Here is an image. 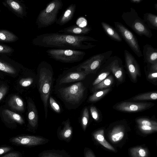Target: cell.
Segmentation results:
<instances>
[{"label": "cell", "instance_id": "9a60e30c", "mask_svg": "<svg viewBox=\"0 0 157 157\" xmlns=\"http://www.w3.org/2000/svg\"><path fill=\"white\" fill-rule=\"evenodd\" d=\"M91 30L89 26L81 27L74 25L59 30L58 32L77 36H83L89 33Z\"/></svg>", "mask_w": 157, "mask_h": 157}, {"label": "cell", "instance_id": "3957f363", "mask_svg": "<svg viewBox=\"0 0 157 157\" xmlns=\"http://www.w3.org/2000/svg\"><path fill=\"white\" fill-rule=\"evenodd\" d=\"M63 6L61 0H53L48 3L37 17L36 24L38 28H46L56 23L58 14Z\"/></svg>", "mask_w": 157, "mask_h": 157}, {"label": "cell", "instance_id": "83f0119b", "mask_svg": "<svg viewBox=\"0 0 157 157\" xmlns=\"http://www.w3.org/2000/svg\"><path fill=\"white\" fill-rule=\"evenodd\" d=\"M113 82V79L111 76H107L102 81L94 86L92 90L93 91H95L110 87L112 84Z\"/></svg>", "mask_w": 157, "mask_h": 157}, {"label": "cell", "instance_id": "d6a6232c", "mask_svg": "<svg viewBox=\"0 0 157 157\" xmlns=\"http://www.w3.org/2000/svg\"><path fill=\"white\" fill-rule=\"evenodd\" d=\"M136 122L139 125L150 126H157V123L156 121L146 118L137 119L136 120Z\"/></svg>", "mask_w": 157, "mask_h": 157}, {"label": "cell", "instance_id": "5bb4252c", "mask_svg": "<svg viewBox=\"0 0 157 157\" xmlns=\"http://www.w3.org/2000/svg\"><path fill=\"white\" fill-rule=\"evenodd\" d=\"M63 124V127H59L58 129L57 137L60 140L69 142L72 137L73 128L70 124L69 119L64 122Z\"/></svg>", "mask_w": 157, "mask_h": 157}, {"label": "cell", "instance_id": "b9f144b4", "mask_svg": "<svg viewBox=\"0 0 157 157\" xmlns=\"http://www.w3.org/2000/svg\"><path fill=\"white\" fill-rule=\"evenodd\" d=\"M7 91V88L5 86L0 87V101L3 98Z\"/></svg>", "mask_w": 157, "mask_h": 157}, {"label": "cell", "instance_id": "bcb514c9", "mask_svg": "<svg viewBox=\"0 0 157 157\" xmlns=\"http://www.w3.org/2000/svg\"><path fill=\"white\" fill-rule=\"evenodd\" d=\"M143 0H130V2L133 3L138 4L141 2Z\"/></svg>", "mask_w": 157, "mask_h": 157}, {"label": "cell", "instance_id": "8d00e7d4", "mask_svg": "<svg viewBox=\"0 0 157 157\" xmlns=\"http://www.w3.org/2000/svg\"><path fill=\"white\" fill-rule=\"evenodd\" d=\"M13 51V49L10 46L0 44V54L10 55Z\"/></svg>", "mask_w": 157, "mask_h": 157}, {"label": "cell", "instance_id": "7bdbcfd3", "mask_svg": "<svg viewBox=\"0 0 157 157\" xmlns=\"http://www.w3.org/2000/svg\"><path fill=\"white\" fill-rule=\"evenodd\" d=\"M157 77V71H150L147 76V78L150 79H156Z\"/></svg>", "mask_w": 157, "mask_h": 157}, {"label": "cell", "instance_id": "d590c367", "mask_svg": "<svg viewBox=\"0 0 157 157\" xmlns=\"http://www.w3.org/2000/svg\"><path fill=\"white\" fill-rule=\"evenodd\" d=\"M139 129L143 133H150L156 131L157 126H147L138 125Z\"/></svg>", "mask_w": 157, "mask_h": 157}, {"label": "cell", "instance_id": "c3c4849f", "mask_svg": "<svg viewBox=\"0 0 157 157\" xmlns=\"http://www.w3.org/2000/svg\"><path fill=\"white\" fill-rule=\"evenodd\" d=\"M1 11V10H0V12Z\"/></svg>", "mask_w": 157, "mask_h": 157}, {"label": "cell", "instance_id": "cb8c5ba5", "mask_svg": "<svg viewBox=\"0 0 157 157\" xmlns=\"http://www.w3.org/2000/svg\"><path fill=\"white\" fill-rule=\"evenodd\" d=\"M104 133V130L100 129L94 132L93 136L94 139L105 147L109 150L115 151V150L113 147L105 139Z\"/></svg>", "mask_w": 157, "mask_h": 157}, {"label": "cell", "instance_id": "d6986e66", "mask_svg": "<svg viewBox=\"0 0 157 157\" xmlns=\"http://www.w3.org/2000/svg\"><path fill=\"white\" fill-rule=\"evenodd\" d=\"M87 74L83 71H77L70 72L62 78L59 84L69 83L83 80Z\"/></svg>", "mask_w": 157, "mask_h": 157}, {"label": "cell", "instance_id": "603a6c76", "mask_svg": "<svg viewBox=\"0 0 157 157\" xmlns=\"http://www.w3.org/2000/svg\"><path fill=\"white\" fill-rule=\"evenodd\" d=\"M39 157H71L64 150H44L40 153Z\"/></svg>", "mask_w": 157, "mask_h": 157}, {"label": "cell", "instance_id": "7c38bea8", "mask_svg": "<svg viewBox=\"0 0 157 157\" xmlns=\"http://www.w3.org/2000/svg\"><path fill=\"white\" fill-rule=\"evenodd\" d=\"M151 105V104L147 103L124 102L118 104L114 108L125 112H138L149 108Z\"/></svg>", "mask_w": 157, "mask_h": 157}, {"label": "cell", "instance_id": "52a82bcc", "mask_svg": "<svg viewBox=\"0 0 157 157\" xmlns=\"http://www.w3.org/2000/svg\"><path fill=\"white\" fill-rule=\"evenodd\" d=\"M115 29L132 50L139 57L143 56L138 40L134 34L119 22H114Z\"/></svg>", "mask_w": 157, "mask_h": 157}, {"label": "cell", "instance_id": "2e32d148", "mask_svg": "<svg viewBox=\"0 0 157 157\" xmlns=\"http://www.w3.org/2000/svg\"><path fill=\"white\" fill-rule=\"evenodd\" d=\"M142 55L145 62L151 64L157 63V49L151 45L147 44L143 46Z\"/></svg>", "mask_w": 157, "mask_h": 157}, {"label": "cell", "instance_id": "f6af8a7d", "mask_svg": "<svg viewBox=\"0 0 157 157\" xmlns=\"http://www.w3.org/2000/svg\"><path fill=\"white\" fill-rule=\"evenodd\" d=\"M11 150V148L8 147H0V155L5 153Z\"/></svg>", "mask_w": 157, "mask_h": 157}, {"label": "cell", "instance_id": "8992f818", "mask_svg": "<svg viewBox=\"0 0 157 157\" xmlns=\"http://www.w3.org/2000/svg\"><path fill=\"white\" fill-rule=\"evenodd\" d=\"M113 51H109L94 55L77 66V71H83L87 75L95 73L101 66L111 56Z\"/></svg>", "mask_w": 157, "mask_h": 157}, {"label": "cell", "instance_id": "60d3db41", "mask_svg": "<svg viewBox=\"0 0 157 157\" xmlns=\"http://www.w3.org/2000/svg\"><path fill=\"white\" fill-rule=\"evenodd\" d=\"M84 157H95L91 150L88 148L84 149Z\"/></svg>", "mask_w": 157, "mask_h": 157}, {"label": "cell", "instance_id": "4fadbf2b", "mask_svg": "<svg viewBox=\"0 0 157 157\" xmlns=\"http://www.w3.org/2000/svg\"><path fill=\"white\" fill-rule=\"evenodd\" d=\"M2 3L4 6L19 17L22 18L26 15L27 12L25 5L18 1L6 0L3 2Z\"/></svg>", "mask_w": 157, "mask_h": 157}, {"label": "cell", "instance_id": "8fae6325", "mask_svg": "<svg viewBox=\"0 0 157 157\" xmlns=\"http://www.w3.org/2000/svg\"><path fill=\"white\" fill-rule=\"evenodd\" d=\"M124 57L127 70L132 79L135 81L140 75L138 63L134 56L126 50H124Z\"/></svg>", "mask_w": 157, "mask_h": 157}, {"label": "cell", "instance_id": "9c48e42d", "mask_svg": "<svg viewBox=\"0 0 157 157\" xmlns=\"http://www.w3.org/2000/svg\"><path fill=\"white\" fill-rule=\"evenodd\" d=\"M11 141L17 144L35 146L46 144L49 140L41 136H26L15 137Z\"/></svg>", "mask_w": 157, "mask_h": 157}, {"label": "cell", "instance_id": "ee69618b", "mask_svg": "<svg viewBox=\"0 0 157 157\" xmlns=\"http://www.w3.org/2000/svg\"><path fill=\"white\" fill-rule=\"evenodd\" d=\"M2 157H19V154L15 152L9 153Z\"/></svg>", "mask_w": 157, "mask_h": 157}, {"label": "cell", "instance_id": "7a4b0ae2", "mask_svg": "<svg viewBox=\"0 0 157 157\" xmlns=\"http://www.w3.org/2000/svg\"><path fill=\"white\" fill-rule=\"evenodd\" d=\"M38 70L39 73V90L43 102L45 117L48 114V102L50 93L52 80L53 71L50 64L43 61L39 64Z\"/></svg>", "mask_w": 157, "mask_h": 157}, {"label": "cell", "instance_id": "ffe728a7", "mask_svg": "<svg viewBox=\"0 0 157 157\" xmlns=\"http://www.w3.org/2000/svg\"><path fill=\"white\" fill-rule=\"evenodd\" d=\"M28 119L30 125L33 128H35L38 122V116L35 105L32 102L28 103Z\"/></svg>", "mask_w": 157, "mask_h": 157}, {"label": "cell", "instance_id": "4dcf8cb0", "mask_svg": "<svg viewBox=\"0 0 157 157\" xmlns=\"http://www.w3.org/2000/svg\"><path fill=\"white\" fill-rule=\"evenodd\" d=\"M157 99L156 92H149L140 94L134 97L133 100H155Z\"/></svg>", "mask_w": 157, "mask_h": 157}, {"label": "cell", "instance_id": "836d02e7", "mask_svg": "<svg viewBox=\"0 0 157 157\" xmlns=\"http://www.w3.org/2000/svg\"><path fill=\"white\" fill-rule=\"evenodd\" d=\"M89 118V114L88 109L85 108L83 112L81 118V124L82 129L84 131L86 130Z\"/></svg>", "mask_w": 157, "mask_h": 157}, {"label": "cell", "instance_id": "74e56055", "mask_svg": "<svg viewBox=\"0 0 157 157\" xmlns=\"http://www.w3.org/2000/svg\"><path fill=\"white\" fill-rule=\"evenodd\" d=\"M49 103L52 109L56 112L59 113L61 109L59 105L52 97H49Z\"/></svg>", "mask_w": 157, "mask_h": 157}, {"label": "cell", "instance_id": "f1b7e54d", "mask_svg": "<svg viewBox=\"0 0 157 157\" xmlns=\"http://www.w3.org/2000/svg\"><path fill=\"white\" fill-rule=\"evenodd\" d=\"M130 152L132 157H148V155L147 149L141 147L132 148Z\"/></svg>", "mask_w": 157, "mask_h": 157}, {"label": "cell", "instance_id": "277c9868", "mask_svg": "<svg viewBox=\"0 0 157 157\" xmlns=\"http://www.w3.org/2000/svg\"><path fill=\"white\" fill-rule=\"evenodd\" d=\"M121 18L126 25L138 35L149 38L152 36L151 30L134 8H131L129 11L123 12Z\"/></svg>", "mask_w": 157, "mask_h": 157}, {"label": "cell", "instance_id": "f546056e", "mask_svg": "<svg viewBox=\"0 0 157 157\" xmlns=\"http://www.w3.org/2000/svg\"><path fill=\"white\" fill-rule=\"evenodd\" d=\"M110 90L109 88H108L99 90L95 91L92 95L90 97L88 101L90 102L96 101L105 96Z\"/></svg>", "mask_w": 157, "mask_h": 157}, {"label": "cell", "instance_id": "484cf974", "mask_svg": "<svg viewBox=\"0 0 157 157\" xmlns=\"http://www.w3.org/2000/svg\"><path fill=\"white\" fill-rule=\"evenodd\" d=\"M9 105L12 108L19 111L24 109V103L18 96L14 95L12 96L8 101Z\"/></svg>", "mask_w": 157, "mask_h": 157}, {"label": "cell", "instance_id": "5b68a950", "mask_svg": "<svg viewBox=\"0 0 157 157\" xmlns=\"http://www.w3.org/2000/svg\"><path fill=\"white\" fill-rule=\"evenodd\" d=\"M46 52L49 57L57 61L65 63H72L80 61L85 56V52L71 49L52 48Z\"/></svg>", "mask_w": 157, "mask_h": 157}, {"label": "cell", "instance_id": "7dc6e473", "mask_svg": "<svg viewBox=\"0 0 157 157\" xmlns=\"http://www.w3.org/2000/svg\"><path fill=\"white\" fill-rule=\"evenodd\" d=\"M155 8L156 10H157V3H155Z\"/></svg>", "mask_w": 157, "mask_h": 157}, {"label": "cell", "instance_id": "44dd1931", "mask_svg": "<svg viewBox=\"0 0 157 157\" xmlns=\"http://www.w3.org/2000/svg\"><path fill=\"white\" fill-rule=\"evenodd\" d=\"M101 25L105 33L111 39L118 42L122 41V38L115 29L104 22H102Z\"/></svg>", "mask_w": 157, "mask_h": 157}, {"label": "cell", "instance_id": "7402d4cb", "mask_svg": "<svg viewBox=\"0 0 157 157\" xmlns=\"http://www.w3.org/2000/svg\"><path fill=\"white\" fill-rule=\"evenodd\" d=\"M124 135V127L122 125H117L112 130L109 135V138L112 142L116 143L121 140Z\"/></svg>", "mask_w": 157, "mask_h": 157}, {"label": "cell", "instance_id": "4316f807", "mask_svg": "<svg viewBox=\"0 0 157 157\" xmlns=\"http://www.w3.org/2000/svg\"><path fill=\"white\" fill-rule=\"evenodd\" d=\"M18 39L17 36L11 32L6 30H0V41L12 42Z\"/></svg>", "mask_w": 157, "mask_h": 157}, {"label": "cell", "instance_id": "1f68e13d", "mask_svg": "<svg viewBox=\"0 0 157 157\" xmlns=\"http://www.w3.org/2000/svg\"><path fill=\"white\" fill-rule=\"evenodd\" d=\"M4 112L13 121L21 124L24 123V122L23 118L18 114L8 109L4 110Z\"/></svg>", "mask_w": 157, "mask_h": 157}, {"label": "cell", "instance_id": "ac0fdd59", "mask_svg": "<svg viewBox=\"0 0 157 157\" xmlns=\"http://www.w3.org/2000/svg\"><path fill=\"white\" fill-rule=\"evenodd\" d=\"M12 60L6 55L1 54L0 55V70L11 74H15L17 70L12 64Z\"/></svg>", "mask_w": 157, "mask_h": 157}, {"label": "cell", "instance_id": "30bf717a", "mask_svg": "<svg viewBox=\"0 0 157 157\" xmlns=\"http://www.w3.org/2000/svg\"><path fill=\"white\" fill-rule=\"evenodd\" d=\"M108 68L113 74L118 81L122 82L124 78V69L121 59L117 56H111L106 61Z\"/></svg>", "mask_w": 157, "mask_h": 157}, {"label": "cell", "instance_id": "d4e9b609", "mask_svg": "<svg viewBox=\"0 0 157 157\" xmlns=\"http://www.w3.org/2000/svg\"><path fill=\"white\" fill-rule=\"evenodd\" d=\"M143 20L150 29L157 30V16L150 13L144 14Z\"/></svg>", "mask_w": 157, "mask_h": 157}, {"label": "cell", "instance_id": "6da1fadb", "mask_svg": "<svg viewBox=\"0 0 157 157\" xmlns=\"http://www.w3.org/2000/svg\"><path fill=\"white\" fill-rule=\"evenodd\" d=\"M89 41L98 40L87 36H77L56 32L38 35L33 40L32 43L41 47L78 50L88 49L95 46Z\"/></svg>", "mask_w": 157, "mask_h": 157}, {"label": "cell", "instance_id": "f35d334b", "mask_svg": "<svg viewBox=\"0 0 157 157\" xmlns=\"http://www.w3.org/2000/svg\"><path fill=\"white\" fill-rule=\"evenodd\" d=\"M33 79L30 77L21 79L19 81L20 85L23 87H26L30 85L33 82Z\"/></svg>", "mask_w": 157, "mask_h": 157}, {"label": "cell", "instance_id": "e0dca14e", "mask_svg": "<svg viewBox=\"0 0 157 157\" xmlns=\"http://www.w3.org/2000/svg\"><path fill=\"white\" fill-rule=\"evenodd\" d=\"M76 5L71 4L65 9L58 19L56 23L60 26L64 25L70 21L73 18L75 13Z\"/></svg>", "mask_w": 157, "mask_h": 157}, {"label": "cell", "instance_id": "e575fe53", "mask_svg": "<svg viewBox=\"0 0 157 157\" xmlns=\"http://www.w3.org/2000/svg\"><path fill=\"white\" fill-rule=\"evenodd\" d=\"M107 69V71L102 72L99 75L98 77L93 82L92 84L93 86H94L99 83L108 76L110 73V71L108 68Z\"/></svg>", "mask_w": 157, "mask_h": 157}, {"label": "cell", "instance_id": "ab89813d", "mask_svg": "<svg viewBox=\"0 0 157 157\" xmlns=\"http://www.w3.org/2000/svg\"><path fill=\"white\" fill-rule=\"evenodd\" d=\"M90 111L93 118L96 121H98L99 119V116L98 111L96 108L94 106L90 107Z\"/></svg>", "mask_w": 157, "mask_h": 157}, {"label": "cell", "instance_id": "ba28073f", "mask_svg": "<svg viewBox=\"0 0 157 157\" xmlns=\"http://www.w3.org/2000/svg\"><path fill=\"white\" fill-rule=\"evenodd\" d=\"M86 87L81 82L60 89V93L63 99L71 103H78L82 98Z\"/></svg>", "mask_w": 157, "mask_h": 157}]
</instances>
